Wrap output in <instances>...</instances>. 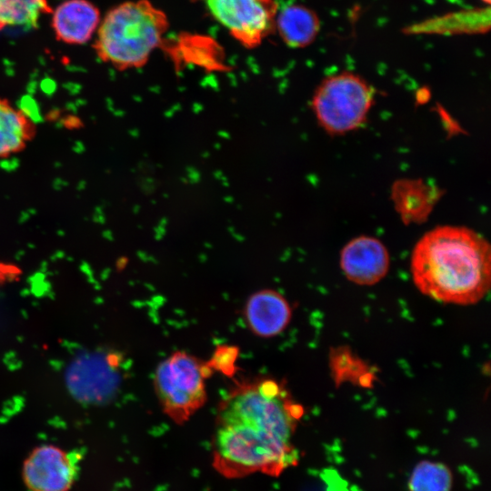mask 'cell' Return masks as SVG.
<instances>
[{"instance_id": "1", "label": "cell", "mask_w": 491, "mask_h": 491, "mask_svg": "<svg viewBox=\"0 0 491 491\" xmlns=\"http://www.w3.org/2000/svg\"><path fill=\"white\" fill-rule=\"evenodd\" d=\"M302 407L271 378L237 383L220 401L215 451L222 466L236 473H277L293 465L292 437Z\"/></svg>"}, {"instance_id": "2", "label": "cell", "mask_w": 491, "mask_h": 491, "mask_svg": "<svg viewBox=\"0 0 491 491\" xmlns=\"http://www.w3.org/2000/svg\"><path fill=\"white\" fill-rule=\"evenodd\" d=\"M411 273L425 296L442 303L476 304L490 288V246L466 227H436L416 243Z\"/></svg>"}, {"instance_id": "3", "label": "cell", "mask_w": 491, "mask_h": 491, "mask_svg": "<svg viewBox=\"0 0 491 491\" xmlns=\"http://www.w3.org/2000/svg\"><path fill=\"white\" fill-rule=\"evenodd\" d=\"M168 26L166 15L149 0L124 2L100 21L93 47L118 70L142 67L162 45Z\"/></svg>"}, {"instance_id": "4", "label": "cell", "mask_w": 491, "mask_h": 491, "mask_svg": "<svg viewBox=\"0 0 491 491\" xmlns=\"http://www.w3.org/2000/svg\"><path fill=\"white\" fill-rule=\"evenodd\" d=\"M374 98V89L364 78L351 72H342L322 80L311 105L325 131L343 135L366 123Z\"/></svg>"}, {"instance_id": "5", "label": "cell", "mask_w": 491, "mask_h": 491, "mask_svg": "<svg viewBox=\"0 0 491 491\" xmlns=\"http://www.w3.org/2000/svg\"><path fill=\"white\" fill-rule=\"evenodd\" d=\"M211 371L206 363L185 351L160 362L154 387L164 413L176 424L187 421L206 402L205 379Z\"/></svg>"}, {"instance_id": "6", "label": "cell", "mask_w": 491, "mask_h": 491, "mask_svg": "<svg viewBox=\"0 0 491 491\" xmlns=\"http://www.w3.org/2000/svg\"><path fill=\"white\" fill-rule=\"evenodd\" d=\"M229 34L247 48H254L275 30L276 0H197Z\"/></svg>"}, {"instance_id": "7", "label": "cell", "mask_w": 491, "mask_h": 491, "mask_svg": "<svg viewBox=\"0 0 491 491\" xmlns=\"http://www.w3.org/2000/svg\"><path fill=\"white\" fill-rule=\"evenodd\" d=\"M75 474L70 455L51 445L35 449L24 466L25 482L32 491H67Z\"/></svg>"}, {"instance_id": "8", "label": "cell", "mask_w": 491, "mask_h": 491, "mask_svg": "<svg viewBox=\"0 0 491 491\" xmlns=\"http://www.w3.org/2000/svg\"><path fill=\"white\" fill-rule=\"evenodd\" d=\"M340 266L349 281L360 286H371L386 275L389 255L378 239L362 235L344 246Z\"/></svg>"}, {"instance_id": "9", "label": "cell", "mask_w": 491, "mask_h": 491, "mask_svg": "<svg viewBox=\"0 0 491 491\" xmlns=\"http://www.w3.org/2000/svg\"><path fill=\"white\" fill-rule=\"evenodd\" d=\"M244 316L254 335L269 338L281 334L287 327L292 310L280 293L273 289H263L249 296Z\"/></svg>"}, {"instance_id": "10", "label": "cell", "mask_w": 491, "mask_h": 491, "mask_svg": "<svg viewBox=\"0 0 491 491\" xmlns=\"http://www.w3.org/2000/svg\"><path fill=\"white\" fill-rule=\"evenodd\" d=\"M100 21V12L92 2L65 0L53 13L52 27L59 41L82 45L89 41Z\"/></svg>"}, {"instance_id": "11", "label": "cell", "mask_w": 491, "mask_h": 491, "mask_svg": "<svg viewBox=\"0 0 491 491\" xmlns=\"http://www.w3.org/2000/svg\"><path fill=\"white\" fill-rule=\"evenodd\" d=\"M321 27L317 14L303 5H290L278 10L275 30L283 42L293 48H303L311 45Z\"/></svg>"}, {"instance_id": "12", "label": "cell", "mask_w": 491, "mask_h": 491, "mask_svg": "<svg viewBox=\"0 0 491 491\" xmlns=\"http://www.w3.org/2000/svg\"><path fill=\"white\" fill-rule=\"evenodd\" d=\"M30 133L31 126L25 115L7 101L0 99V157L21 150Z\"/></svg>"}, {"instance_id": "13", "label": "cell", "mask_w": 491, "mask_h": 491, "mask_svg": "<svg viewBox=\"0 0 491 491\" xmlns=\"http://www.w3.org/2000/svg\"><path fill=\"white\" fill-rule=\"evenodd\" d=\"M50 12L48 0H0V29L36 27L43 15Z\"/></svg>"}, {"instance_id": "14", "label": "cell", "mask_w": 491, "mask_h": 491, "mask_svg": "<svg viewBox=\"0 0 491 491\" xmlns=\"http://www.w3.org/2000/svg\"><path fill=\"white\" fill-rule=\"evenodd\" d=\"M394 197L404 218L418 220L425 217L432 207V190L423 183L403 181L396 185Z\"/></svg>"}, {"instance_id": "15", "label": "cell", "mask_w": 491, "mask_h": 491, "mask_svg": "<svg viewBox=\"0 0 491 491\" xmlns=\"http://www.w3.org/2000/svg\"><path fill=\"white\" fill-rule=\"evenodd\" d=\"M453 477L444 464L422 461L413 469L409 479L410 491H450Z\"/></svg>"}, {"instance_id": "16", "label": "cell", "mask_w": 491, "mask_h": 491, "mask_svg": "<svg viewBox=\"0 0 491 491\" xmlns=\"http://www.w3.org/2000/svg\"><path fill=\"white\" fill-rule=\"evenodd\" d=\"M238 349L235 346H220L217 347L206 365L212 370L220 371L226 376H232L235 372V361Z\"/></svg>"}, {"instance_id": "17", "label": "cell", "mask_w": 491, "mask_h": 491, "mask_svg": "<svg viewBox=\"0 0 491 491\" xmlns=\"http://www.w3.org/2000/svg\"><path fill=\"white\" fill-rule=\"evenodd\" d=\"M481 1L484 2V3H486V4H487V5H489L490 2H491V0H481Z\"/></svg>"}]
</instances>
